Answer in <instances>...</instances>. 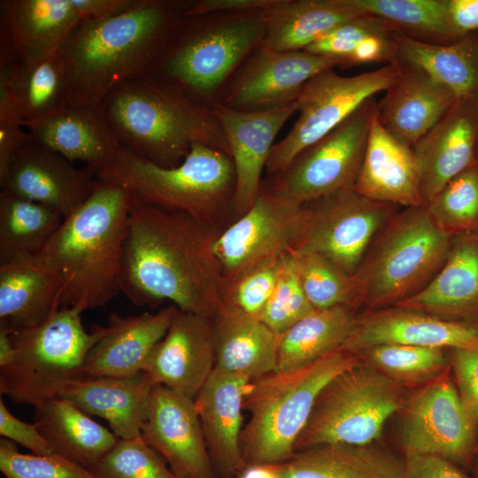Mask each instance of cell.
<instances>
[{"mask_svg": "<svg viewBox=\"0 0 478 478\" xmlns=\"http://www.w3.org/2000/svg\"><path fill=\"white\" fill-rule=\"evenodd\" d=\"M220 232L181 212L134 200L121 293L136 306L155 308L168 300L211 319L222 303L223 276L213 251Z\"/></svg>", "mask_w": 478, "mask_h": 478, "instance_id": "obj_1", "label": "cell"}, {"mask_svg": "<svg viewBox=\"0 0 478 478\" xmlns=\"http://www.w3.org/2000/svg\"><path fill=\"white\" fill-rule=\"evenodd\" d=\"M192 0H139L128 11L81 20L58 50L66 101L99 105L121 83L150 75Z\"/></svg>", "mask_w": 478, "mask_h": 478, "instance_id": "obj_2", "label": "cell"}, {"mask_svg": "<svg viewBox=\"0 0 478 478\" xmlns=\"http://www.w3.org/2000/svg\"><path fill=\"white\" fill-rule=\"evenodd\" d=\"M133 203L127 188L96 178L89 197L64 218L40 253L62 275L59 307L82 313L105 306L121 293Z\"/></svg>", "mask_w": 478, "mask_h": 478, "instance_id": "obj_3", "label": "cell"}, {"mask_svg": "<svg viewBox=\"0 0 478 478\" xmlns=\"http://www.w3.org/2000/svg\"><path fill=\"white\" fill-rule=\"evenodd\" d=\"M102 106L122 148L157 166H179L194 143L230 156L212 108L150 75L117 86Z\"/></svg>", "mask_w": 478, "mask_h": 478, "instance_id": "obj_4", "label": "cell"}, {"mask_svg": "<svg viewBox=\"0 0 478 478\" xmlns=\"http://www.w3.org/2000/svg\"><path fill=\"white\" fill-rule=\"evenodd\" d=\"M267 10L185 16L150 76L208 107L263 42Z\"/></svg>", "mask_w": 478, "mask_h": 478, "instance_id": "obj_5", "label": "cell"}, {"mask_svg": "<svg viewBox=\"0 0 478 478\" xmlns=\"http://www.w3.org/2000/svg\"><path fill=\"white\" fill-rule=\"evenodd\" d=\"M360 361L358 354L340 347L307 364L251 381L243 397L250 418L240 440L243 467L289 459L321 389Z\"/></svg>", "mask_w": 478, "mask_h": 478, "instance_id": "obj_6", "label": "cell"}, {"mask_svg": "<svg viewBox=\"0 0 478 478\" xmlns=\"http://www.w3.org/2000/svg\"><path fill=\"white\" fill-rule=\"evenodd\" d=\"M96 176L127 188L136 202L181 212L220 231L228 217H235L233 160L226 152L203 143H194L179 166L168 168L122 148Z\"/></svg>", "mask_w": 478, "mask_h": 478, "instance_id": "obj_7", "label": "cell"}, {"mask_svg": "<svg viewBox=\"0 0 478 478\" xmlns=\"http://www.w3.org/2000/svg\"><path fill=\"white\" fill-rule=\"evenodd\" d=\"M81 314L60 306L41 324L10 333L14 358L0 368L1 395L34 406L81 377L88 353L108 326L93 325L89 332Z\"/></svg>", "mask_w": 478, "mask_h": 478, "instance_id": "obj_8", "label": "cell"}, {"mask_svg": "<svg viewBox=\"0 0 478 478\" xmlns=\"http://www.w3.org/2000/svg\"><path fill=\"white\" fill-rule=\"evenodd\" d=\"M403 401L402 384L361 360L321 389L295 452L328 443L371 444Z\"/></svg>", "mask_w": 478, "mask_h": 478, "instance_id": "obj_9", "label": "cell"}, {"mask_svg": "<svg viewBox=\"0 0 478 478\" xmlns=\"http://www.w3.org/2000/svg\"><path fill=\"white\" fill-rule=\"evenodd\" d=\"M448 233L427 208H412L384 234L354 274L358 298L372 306L400 302L446 259Z\"/></svg>", "mask_w": 478, "mask_h": 478, "instance_id": "obj_10", "label": "cell"}, {"mask_svg": "<svg viewBox=\"0 0 478 478\" xmlns=\"http://www.w3.org/2000/svg\"><path fill=\"white\" fill-rule=\"evenodd\" d=\"M400 71L401 64L395 61L356 75H341L330 68L311 78L297 100V119L272 148L266 166L268 176L283 171L301 151L329 134L366 101L384 92Z\"/></svg>", "mask_w": 478, "mask_h": 478, "instance_id": "obj_11", "label": "cell"}, {"mask_svg": "<svg viewBox=\"0 0 478 478\" xmlns=\"http://www.w3.org/2000/svg\"><path fill=\"white\" fill-rule=\"evenodd\" d=\"M376 109L377 101L373 96L263 183L298 205L354 188Z\"/></svg>", "mask_w": 478, "mask_h": 478, "instance_id": "obj_12", "label": "cell"}, {"mask_svg": "<svg viewBox=\"0 0 478 478\" xmlns=\"http://www.w3.org/2000/svg\"><path fill=\"white\" fill-rule=\"evenodd\" d=\"M305 219L304 205L296 204L265 183L252 206L217 236L213 251L223 281L297 247Z\"/></svg>", "mask_w": 478, "mask_h": 478, "instance_id": "obj_13", "label": "cell"}, {"mask_svg": "<svg viewBox=\"0 0 478 478\" xmlns=\"http://www.w3.org/2000/svg\"><path fill=\"white\" fill-rule=\"evenodd\" d=\"M303 205V227L292 252L319 253L354 276L384 220L387 204L369 200L351 188Z\"/></svg>", "mask_w": 478, "mask_h": 478, "instance_id": "obj_14", "label": "cell"}, {"mask_svg": "<svg viewBox=\"0 0 478 478\" xmlns=\"http://www.w3.org/2000/svg\"><path fill=\"white\" fill-rule=\"evenodd\" d=\"M474 430L448 375L436 377L404 406L400 433L406 456L433 455L466 465Z\"/></svg>", "mask_w": 478, "mask_h": 478, "instance_id": "obj_15", "label": "cell"}, {"mask_svg": "<svg viewBox=\"0 0 478 478\" xmlns=\"http://www.w3.org/2000/svg\"><path fill=\"white\" fill-rule=\"evenodd\" d=\"M338 62L307 50L276 51L260 45L234 75L218 104L235 111L269 112L297 102L313 76Z\"/></svg>", "mask_w": 478, "mask_h": 478, "instance_id": "obj_16", "label": "cell"}, {"mask_svg": "<svg viewBox=\"0 0 478 478\" xmlns=\"http://www.w3.org/2000/svg\"><path fill=\"white\" fill-rule=\"evenodd\" d=\"M96 183L93 170L77 166L31 135L0 168L1 191L47 205L64 218L82 204Z\"/></svg>", "mask_w": 478, "mask_h": 478, "instance_id": "obj_17", "label": "cell"}, {"mask_svg": "<svg viewBox=\"0 0 478 478\" xmlns=\"http://www.w3.org/2000/svg\"><path fill=\"white\" fill-rule=\"evenodd\" d=\"M141 435L177 478H217L194 398L153 385Z\"/></svg>", "mask_w": 478, "mask_h": 478, "instance_id": "obj_18", "label": "cell"}, {"mask_svg": "<svg viewBox=\"0 0 478 478\" xmlns=\"http://www.w3.org/2000/svg\"><path fill=\"white\" fill-rule=\"evenodd\" d=\"M214 368L211 319L177 308L166 334L150 353L143 373L153 385L165 386L195 399Z\"/></svg>", "mask_w": 478, "mask_h": 478, "instance_id": "obj_19", "label": "cell"}, {"mask_svg": "<svg viewBox=\"0 0 478 478\" xmlns=\"http://www.w3.org/2000/svg\"><path fill=\"white\" fill-rule=\"evenodd\" d=\"M212 110L227 138L235 171L234 215L244 214L258 197L262 173L274 141L288 120L297 112V102L269 112L235 111L216 104Z\"/></svg>", "mask_w": 478, "mask_h": 478, "instance_id": "obj_20", "label": "cell"}, {"mask_svg": "<svg viewBox=\"0 0 478 478\" xmlns=\"http://www.w3.org/2000/svg\"><path fill=\"white\" fill-rule=\"evenodd\" d=\"M81 20L76 0H2L0 52L18 62L53 56Z\"/></svg>", "mask_w": 478, "mask_h": 478, "instance_id": "obj_21", "label": "cell"}, {"mask_svg": "<svg viewBox=\"0 0 478 478\" xmlns=\"http://www.w3.org/2000/svg\"><path fill=\"white\" fill-rule=\"evenodd\" d=\"M33 138L71 162L95 172L117 157L122 146L99 105L66 103L50 114L25 123Z\"/></svg>", "mask_w": 478, "mask_h": 478, "instance_id": "obj_22", "label": "cell"}, {"mask_svg": "<svg viewBox=\"0 0 478 478\" xmlns=\"http://www.w3.org/2000/svg\"><path fill=\"white\" fill-rule=\"evenodd\" d=\"M246 377L214 368L197 397L206 448L217 478H238L243 468L240 445Z\"/></svg>", "mask_w": 478, "mask_h": 478, "instance_id": "obj_23", "label": "cell"}, {"mask_svg": "<svg viewBox=\"0 0 478 478\" xmlns=\"http://www.w3.org/2000/svg\"><path fill=\"white\" fill-rule=\"evenodd\" d=\"M478 103L458 100L413 147L425 204L476 160Z\"/></svg>", "mask_w": 478, "mask_h": 478, "instance_id": "obj_24", "label": "cell"}, {"mask_svg": "<svg viewBox=\"0 0 478 478\" xmlns=\"http://www.w3.org/2000/svg\"><path fill=\"white\" fill-rule=\"evenodd\" d=\"M177 307L124 316L111 312L108 332L91 348L81 376L131 377L143 373L155 346L166 334Z\"/></svg>", "mask_w": 478, "mask_h": 478, "instance_id": "obj_25", "label": "cell"}, {"mask_svg": "<svg viewBox=\"0 0 478 478\" xmlns=\"http://www.w3.org/2000/svg\"><path fill=\"white\" fill-rule=\"evenodd\" d=\"M399 63L401 71L377 102L376 113L390 135L412 148L458 99L425 71Z\"/></svg>", "mask_w": 478, "mask_h": 478, "instance_id": "obj_26", "label": "cell"}, {"mask_svg": "<svg viewBox=\"0 0 478 478\" xmlns=\"http://www.w3.org/2000/svg\"><path fill=\"white\" fill-rule=\"evenodd\" d=\"M380 344L463 349L478 345V328L399 308L358 319L342 348L358 354Z\"/></svg>", "mask_w": 478, "mask_h": 478, "instance_id": "obj_27", "label": "cell"}, {"mask_svg": "<svg viewBox=\"0 0 478 478\" xmlns=\"http://www.w3.org/2000/svg\"><path fill=\"white\" fill-rule=\"evenodd\" d=\"M354 189L382 204L411 208L425 204L412 148L390 135L380 123L376 112Z\"/></svg>", "mask_w": 478, "mask_h": 478, "instance_id": "obj_28", "label": "cell"}, {"mask_svg": "<svg viewBox=\"0 0 478 478\" xmlns=\"http://www.w3.org/2000/svg\"><path fill=\"white\" fill-rule=\"evenodd\" d=\"M60 272L40 254L0 263V329L13 333L43 322L59 307Z\"/></svg>", "mask_w": 478, "mask_h": 478, "instance_id": "obj_29", "label": "cell"}, {"mask_svg": "<svg viewBox=\"0 0 478 478\" xmlns=\"http://www.w3.org/2000/svg\"><path fill=\"white\" fill-rule=\"evenodd\" d=\"M152 387L145 373L131 377L81 376L59 388L54 397L104 419L118 438L127 439L142 436Z\"/></svg>", "mask_w": 478, "mask_h": 478, "instance_id": "obj_30", "label": "cell"}, {"mask_svg": "<svg viewBox=\"0 0 478 478\" xmlns=\"http://www.w3.org/2000/svg\"><path fill=\"white\" fill-rule=\"evenodd\" d=\"M211 320L215 368L250 381L276 370L279 335L259 319L222 301Z\"/></svg>", "mask_w": 478, "mask_h": 478, "instance_id": "obj_31", "label": "cell"}, {"mask_svg": "<svg viewBox=\"0 0 478 478\" xmlns=\"http://www.w3.org/2000/svg\"><path fill=\"white\" fill-rule=\"evenodd\" d=\"M270 466L280 478H406L405 460L370 444L318 445Z\"/></svg>", "mask_w": 478, "mask_h": 478, "instance_id": "obj_32", "label": "cell"}, {"mask_svg": "<svg viewBox=\"0 0 478 478\" xmlns=\"http://www.w3.org/2000/svg\"><path fill=\"white\" fill-rule=\"evenodd\" d=\"M397 305L452 319L478 314V238L457 242L439 273Z\"/></svg>", "mask_w": 478, "mask_h": 478, "instance_id": "obj_33", "label": "cell"}, {"mask_svg": "<svg viewBox=\"0 0 478 478\" xmlns=\"http://www.w3.org/2000/svg\"><path fill=\"white\" fill-rule=\"evenodd\" d=\"M35 423L54 453L92 470L118 436L62 397L34 405Z\"/></svg>", "mask_w": 478, "mask_h": 478, "instance_id": "obj_34", "label": "cell"}, {"mask_svg": "<svg viewBox=\"0 0 478 478\" xmlns=\"http://www.w3.org/2000/svg\"><path fill=\"white\" fill-rule=\"evenodd\" d=\"M397 61L416 66L450 89L458 100L478 103V32L436 43L393 32Z\"/></svg>", "mask_w": 478, "mask_h": 478, "instance_id": "obj_35", "label": "cell"}, {"mask_svg": "<svg viewBox=\"0 0 478 478\" xmlns=\"http://www.w3.org/2000/svg\"><path fill=\"white\" fill-rule=\"evenodd\" d=\"M360 14L351 0H278L267 10L262 46L302 50L339 25Z\"/></svg>", "mask_w": 478, "mask_h": 478, "instance_id": "obj_36", "label": "cell"}, {"mask_svg": "<svg viewBox=\"0 0 478 478\" xmlns=\"http://www.w3.org/2000/svg\"><path fill=\"white\" fill-rule=\"evenodd\" d=\"M357 320L349 306L315 309L279 335L276 370L307 364L342 347Z\"/></svg>", "mask_w": 478, "mask_h": 478, "instance_id": "obj_37", "label": "cell"}, {"mask_svg": "<svg viewBox=\"0 0 478 478\" xmlns=\"http://www.w3.org/2000/svg\"><path fill=\"white\" fill-rule=\"evenodd\" d=\"M63 220L47 205L1 191L0 263L40 254Z\"/></svg>", "mask_w": 478, "mask_h": 478, "instance_id": "obj_38", "label": "cell"}, {"mask_svg": "<svg viewBox=\"0 0 478 478\" xmlns=\"http://www.w3.org/2000/svg\"><path fill=\"white\" fill-rule=\"evenodd\" d=\"M8 66L17 105L25 123L39 120L67 103L66 78L58 52L31 62H18L0 52Z\"/></svg>", "mask_w": 478, "mask_h": 478, "instance_id": "obj_39", "label": "cell"}, {"mask_svg": "<svg viewBox=\"0 0 478 478\" xmlns=\"http://www.w3.org/2000/svg\"><path fill=\"white\" fill-rule=\"evenodd\" d=\"M360 13L382 19L412 37L447 43L459 37L447 12V0H351ZM463 37V36H462Z\"/></svg>", "mask_w": 478, "mask_h": 478, "instance_id": "obj_40", "label": "cell"}, {"mask_svg": "<svg viewBox=\"0 0 478 478\" xmlns=\"http://www.w3.org/2000/svg\"><path fill=\"white\" fill-rule=\"evenodd\" d=\"M290 254L303 290L314 309L352 308L358 298L352 275L319 253L294 251Z\"/></svg>", "mask_w": 478, "mask_h": 478, "instance_id": "obj_41", "label": "cell"}, {"mask_svg": "<svg viewBox=\"0 0 478 478\" xmlns=\"http://www.w3.org/2000/svg\"><path fill=\"white\" fill-rule=\"evenodd\" d=\"M371 366L402 384L433 380L447 367L443 349L405 344H380L363 350Z\"/></svg>", "mask_w": 478, "mask_h": 478, "instance_id": "obj_42", "label": "cell"}, {"mask_svg": "<svg viewBox=\"0 0 478 478\" xmlns=\"http://www.w3.org/2000/svg\"><path fill=\"white\" fill-rule=\"evenodd\" d=\"M426 205L446 233L474 225L478 220V161L451 179Z\"/></svg>", "mask_w": 478, "mask_h": 478, "instance_id": "obj_43", "label": "cell"}, {"mask_svg": "<svg viewBox=\"0 0 478 478\" xmlns=\"http://www.w3.org/2000/svg\"><path fill=\"white\" fill-rule=\"evenodd\" d=\"M142 436L119 438L91 472L96 478H177Z\"/></svg>", "mask_w": 478, "mask_h": 478, "instance_id": "obj_44", "label": "cell"}, {"mask_svg": "<svg viewBox=\"0 0 478 478\" xmlns=\"http://www.w3.org/2000/svg\"><path fill=\"white\" fill-rule=\"evenodd\" d=\"M285 256L263 261L224 281L222 301L259 319L274 290Z\"/></svg>", "mask_w": 478, "mask_h": 478, "instance_id": "obj_45", "label": "cell"}, {"mask_svg": "<svg viewBox=\"0 0 478 478\" xmlns=\"http://www.w3.org/2000/svg\"><path fill=\"white\" fill-rule=\"evenodd\" d=\"M314 310L303 290L292 256L287 254L259 320L280 335Z\"/></svg>", "mask_w": 478, "mask_h": 478, "instance_id": "obj_46", "label": "cell"}, {"mask_svg": "<svg viewBox=\"0 0 478 478\" xmlns=\"http://www.w3.org/2000/svg\"><path fill=\"white\" fill-rule=\"evenodd\" d=\"M0 470L5 478H96L93 473L56 453L23 454L15 443L0 439Z\"/></svg>", "mask_w": 478, "mask_h": 478, "instance_id": "obj_47", "label": "cell"}, {"mask_svg": "<svg viewBox=\"0 0 478 478\" xmlns=\"http://www.w3.org/2000/svg\"><path fill=\"white\" fill-rule=\"evenodd\" d=\"M389 30L397 29L382 19L363 14L335 27L305 50L334 58L338 62V66H342L366 35Z\"/></svg>", "mask_w": 478, "mask_h": 478, "instance_id": "obj_48", "label": "cell"}, {"mask_svg": "<svg viewBox=\"0 0 478 478\" xmlns=\"http://www.w3.org/2000/svg\"><path fill=\"white\" fill-rule=\"evenodd\" d=\"M451 366L462 404L472 424L478 425V345L453 349Z\"/></svg>", "mask_w": 478, "mask_h": 478, "instance_id": "obj_49", "label": "cell"}, {"mask_svg": "<svg viewBox=\"0 0 478 478\" xmlns=\"http://www.w3.org/2000/svg\"><path fill=\"white\" fill-rule=\"evenodd\" d=\"M0 435L27 448L34 454L54 453L40 432L37 424L25 422L14 416L6 407L2 397H0Z\"/></svg>", "mask_w": 478, "mask_h": 478, "instance_id": "obj_50", "label": "cell"}, {"mask_svg": "<svg viewBox=\"0 0 478 478\" xmlns=\"http://www.w3.org/2000/svg\"><path fill=\"white\" fill-rule=\"evenodd\" d=\"M382 31L366 35L354 48L342 66H354L372 62L397 61L393 32Z\"/></svg>", "mask_w": 478, "mask_h": 478, "instance_id": "obj_51", "label": "cell"}, {"mask_svg": "<svg viewBox=\"0 0 478 478\" xmlns=\"http://www.w3.org/2000/svg\"><path fill=\"white\" fill-rule=\"evenodd\" d=\"M406 478H468L456 464L438 456H406Z\"/></svg>", "mask_w": 478, "mask_h": 478, "instance_id": "obj_52", "label": "cell"}, {"mask_svg": "<svg viewBox=\"0 0 478 478\" xmlns=\"http://www.w3.org/2000/svg\"><path fill=\"white\" fill-rule=\"evenodd\" d=\"M277 2L278 0H196L187 10L185 16L268 10Z\"/></svg>", "mask_w": 478, "mask_h": 478, "instance_id": "obj_53", "label": "cell"}, {"mask_svg": "<svg viewBox=\"0 0 478 478\" xmlns=\"http://www.w3.org/2000/svg\"><path fill=\"white\" fill-rule=\"evenodd\" d=\"M447 12L459 37L478 32V0H447Z\"/></svg>", "mask_w": 478, "mask_h": 478, "instance_id": "obj_54", "label": "cell"}, {"mask_svg": "<svg viewBox=\"0 0 478 478\" xmlns=\"http://www.w3.org/2000/svg\"><path fill=\"white\" fill-rule=\"evenodd\" d=\"M238 478H280L268 464L245 466Z\"/></svg>", "mask_w": 478, "mask_h": 478, "instance_id": "obj_55", "label": "cell"}, {"mask_svg": "<svg viewBox=\"0 0 478 478\" xmlns=\"http://www.w3.org/2000/svg\"><path fill=\"white\" fill-rule=\"evenodd\" d=\"M14 358V347L11 334L0 329V368L8 366Z\"/></svg>", "mask_w": 478, "mask_h": 478, "instance_id": "obj_56", "label": "cell"}, {"mask_svg": "<svg viewBox=\"0 0 478 478\" xmlns=\"http://www.w3.org/2000/svg\"><path fill=\"white\" fill-rule=\"evenodd\" d=\"M476 474L478 476V452H477V458H476Z\"/></svg>", "mask_w": 478, "mask_h": 478, "instance_id": "obj_57", "label": "cell"}, {"mask_svg": "<svg viewBox=\"0 0 478 478\" xmlns=\"http://www.w3.org/2000/svg\"><path fill=\"white\" fill-rule=\"evenodd\" d=\"M476 160L478 161V149H477V153H476Z\"/></svg>", "mask_w": 478, "mask_h": 478, "instance_id": "obj_58", "label": "cell"}]
</instances>
